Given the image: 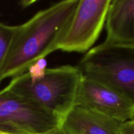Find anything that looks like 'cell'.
Instances as JSON below:
<instances>
[{
  "instance_id": "obj_8",
  "label": "cell",
  "mask_w": 134,
  "mask_h": 134,
  "mask_svg": "<svg viewBox=\"0 0 134 134\" xmlns=\"http://www.w3.org/2000/svg\"><path fill=\"white\" fill-rule=\"evenodd\" d=\"M105 26V42L134 44V0H111Z\"/></svg>"
},
{
  "instance_id": "obj_9",
  "label": "cell",
  "mask_w": 134,
  "mask_h": 134,
  "mask_svg": "<svg viewBox=\"0 0 134 134\" xmlns=\"http://www.w3.org/2000/svg\"><path fill=\"white\" fill-rule=\"evenodd\" d=\"M16 28L17 26H9L0 22V84L3 80L4 65Z\"/></svg>"
},
{
  "instance_id": "obj_3",
  "label": "cell",
  "mask_w": 134,
  "mask_h": 134,
  "mask_svg": "<svg viewBox=\"0 0 134 134\" xmlns=\"http://www.w3.org/2000/svg\"><path fill=\"white\" fill-rule=\"evenodd\" d=\"M77 67L84 77L111 88L134 106V44L104 41L90 49Z\"/></svg>"
},
{
  "instance_id": "obj_10",
  "label": "cell",
  "mask_w": 134,
  "mask_h": 134,
  "mask_svg": "<svg viewBox=\"0 0 134 134\" xmlns=\"http://www.w3.org/2000/svg\"><path fill=\"white\" fill-rule=\"evenodd\" d=\"M119 134H134V118L120 124Z\"/></svg>"
},
{
  "instance_id": "obj_7",
  "label": "cell",
  "mask_w": 134,
  "mask_h": 134,
  "mask_svg": "<svg viewBox=\"0 0 134 134\" xmlns=\"http://www.w3.org/2000/svg\"><path fill=\"white\" fill-rule=\"evenodd\" d=\"M122 122L75 106L61 123L64 134H119Z\"/></svg>"
},
{
  "instance_id": "obj_2",
  "label": "cell",
  "mask_w": 134,
  "mask_h": 134,
  "mask_svg": "<svg viewBox=\"0 0 134 134\" xmlns=\"http://www.w3.org/2000/svg\"><path fill=\"white\" fill-rule=\"evenodd\" d=\"M82 77L78 67L67 65L44 69L40 72L28 71L13 77L7 86L62 121L75 105Z\"/></svg>"
},
{
  "instance_id": "obj_1",
  "label": "cell",
  "mask_w": 134,
  "mask_h": 134,
  "mask_svg": "<svg viewBox=\"0 0 134 134\" xmlns=\"http://www.w3.org/2000/svg\"><path fill=\"white\" fill-rule=\"evenodd\" d=\"M79 0H65L37 13L17 26L3 72V79L26 73L58 50Z\"/></svg>"
},
{
  "instance_id": "obj_11",
  "label": "cell",
  "mask_w": 134,
  "mask_h": 134,
  "mask_svg": "<svg viewBox=\"0 0 134 134\" xmlns=\"http://www.w3.org/2000/svg\"><path fill=\"white\" fill-rule=\"evenodd\" d=\"M44 134H64V133L62 132V131L61 130V128H57V129L54 130H52L51 131V132H48V133H44Z\"/></svg>"
},
{
  "instance_id": "obj_5",
  "label": "cell",
  "mask_w": 134,
  "mask_h": 134,
  "mask_svg": "<svg viewBox=\"0 0 134 134\" xmlns=\"http://www.w3.org/2000/svg\"><path fill=\"white\" fill-rule=\"evenodd\" d=\"M111 0H79L65 34L58 46L65 52H85L99 37Z\"/></svg>"
},
{
  "instance_id": "obj_6",
  "label": "cell",
  "mask_w": 134,
  "mask_h": 134,
  "mask_svg": "<svg viewBox=\"0 0 134 134\" xmlns=\"http://www.w3.org/2000/svg\"><path fill=\"white\" fill-rule=\"evenodd\" d=\"M124 122L134 118V106L126 98L105 85L82 75L75 105Z\"/></svg>"
},
{
  "instance_id": "obj_4",
  "label": "cell",
  "mask_w": 134,
  "mask_h": 134,
  "mask_svg": "<svg viewBox=\"0 0 134 134\" xmlns=\"http://www.w3.org/2000/svg\"><path fill=\"white\" fill-rule=\"evenodd\" d=\"M61 123L56 115L7 86L0 91V134H44Z\"/></svg>"
}]
</instances>
